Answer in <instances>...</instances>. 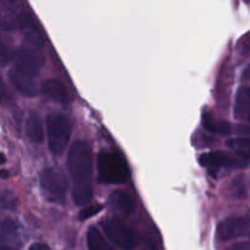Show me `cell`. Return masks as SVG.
<instances>
[{
  "label": "cell",
  "instance_id": "obj_1",
  "mask_svg": "<svg viewBox=\"0 0 250 250\" xmlns=\"http://www.w3.org/2000/svg\"><path fill=\"white\" fill-rule=\"evenodd\" d=\"M67 168L72 180V199L76 205H88L93 198V151L84 141L71 146L67 156Z\"/></svg>",
  "mask_w": 250,
  "mask_h": 250
},
{
  "label": "cell",
  "instance_id": "obj_2",
  "mask_svg": "<svg viewBox=\"0 0 250 250\" xmlns=\"http://www.w3.org/2000/svg\"><path fill=\"white\" fill-rule=\"evenodd\" d=\"M129 177L128 166L121 154L103 150L98 156V180L104 185H121Z\"/></svg>",
  "mask_w": 250,
  "mask_h": 250
},
{
  "label": "cell",
  "instance_id": "obj_3",
  "mask_svg": "<svg viewBox=\"0 0 250 250\" xmlns=\"http://www.w3.org/2000/svg\"><path fill=\"white\" fill-rule=\"evenodd\" d=\"M48 146L54 155H61L67 148L72 133L71 122L60 112H51L46 117Z\"/></svg>",
  "mask_w": 250,
  "mask_h": 250
},
{
  "label": "cell",
  "instance_id": "obj_4",
  "mask_svg": "<svg viewBox=\"0 0 250 250\" xmlns=\"http://www.w3.org/2000/svg\"><path fill=\"white\" fill-rule=\"evenodd\" d=\"M39 185L45 199L50 203H62L68 189V183L63 173L53 167L44 168L39 175Z\"/></svg>",
  "mask_w": 250,
  "mask_h": 250
},
{
  "label": "cell",
  "instance_id": "obj_5",
  "mask_svg": "<svg viewBox=\"0 0 250 250\" xmlns=\"http://www.w3.org/2000/svg\"><path fill=\"white\" fill-rule=\"evenodd\" d=\"M12 71L28 80H36L44 65V58L31 48H19L12 54Z\"/></svg>",
  "mask_w": 250,
  "mask_h": 250
},
{
  "label": "cell",
  "instance_id": "obj_6",
  "mask_svg": "<svg viewBox=\"0 0 250 250\" xmlns=\"http://www.w3.org/2000/svg\"><path fill=\"white\" fill-rule=\"evenodd\" d=\"M104 233L120 248L131 250L139 243V237L128 225L117 219H104L100 222Z\"/></svg>",
  "mask_w": 250,
  "mask_h": 250
},
{
  "label": "cell",
  "instance_id": "obj_7",
  "mask_svg": "<svg viewBox=\"0 0 250 250\" xmlns=\"http://www.w3.org/2000/svg\"><path fill=\"white\" fill-rule=\"evenodd\" d=\"M200 165L211 170H221V168H242L246 167L250 163L243 156L238 154H229L226 151H210L204 153L199 158Z\"/></svg>",
  "mask_w": 250,
  "mask_h": 250
},
{
  "label": "cell",
  "instance_id": "obj_8",
  "mask_svg": "<svg viewBox=\"0 0 250 250\" xmlns=\"http://www.w3.org/2000/svg\"><path fill=\"white\" fill-rule=\"evenodd\" d=\"M250 232V217L247 215L231 216L217 227V236L221 241H232L247 236Z\"/></svg>",
  "mask_w": 250,
  "mask_h": 250
},
{
  "label": "cell",
  "instance_id": "obj_9",
  "mask_svg": "<svg viewBox=\"0 0 250 250\" xmlns=\"http://www.w3.org/2000/svg\"><path fill=\"white\" fill-rule=\"evenodd\" d=\"M41 92L53 102L61 103V104H66L70 102V94H68L67 88L61 81L56 80V78H49V80L44 81L41 85Z\"/></svg>",
  "mask_w": 250,
  "mask_h": 250
},
{
  "label": "cell",
  "instance_id": "obj_10",
  "mask_svg": "<svg viewBox=\"0 0 250 250\" xmlns=\"http://www.w3.org/2000/svg\"><path fill=\"white\" fill-rule=\"evenodd\" d=\"M109 204L112 209L124 215H131L136 210V200L125 190L112 192L109 197Z\"/></svg>",
  "mask_w": 250,
  "mask_h": 250
},
{
  "label": "cell",
  "instance_id": "obj_11",
  "mask_svg": "<svg viewBox=\"0 0 250 250\" xmlns=\"http://www.w3.org/2000/svg\"><path fill=\"white\" fill-rule=\"evenodd\" d=\"M202 125L208 132H211L214 134H220V136H226L232 132L231 125L227 121L220 120L215 117L210 112H204L202 117Z\"/></svg>",
  "mask_w": 250,
  "mask_h": 250
},
{
  "label": "cell",
  "instance_id": "obj_12",
  "mask_svg": "<svg viewBox=\"0 0 250 250\" xmlns=\"http://www.w3.org/2000/svg\"><path fill=\"white\" fill-rule=\"evenodd\" d=\"M9 81L14 85L15 89L21 93V94H23L24 97H36L37 93H38V89H37L36 83H34L33 80L22 77V76L14 72V71L9 73Z\"/></svg>",
  "mask_w": 250,
  "mask_h": 250
},
{
  "label": "cell",
  "instance_id": "obj_13",
  "mask_svg": "<svg viewBox=\"0 0 250 250\" xmlns=\"http://www.w3.org/2000/svg\"><path fill=\"white\" fill-rule=\"evenodd\" d=\"M26 134L29 141L34 144H41L44 139L43 125L37 114L32 112L26 120Z\"/></svg>",
  "mask_w": 250,
  "mask_h": 250
},
{
  "label": "cell",
  "instance_id": "obj_14",
  "mask_svg": "<svg viewBox=\"0 0 250 250\" xmlns=\"http://www.w3.org/2000/svg\"><path fill=\"white\" fill-rule=\"evenodd\" d=\"M87 244L89 250H116L95 227H90L87 233Z\"/></svg>",
  "mask_w": 250,
  "mask_h": 250
},
{
  "label": "cell",
  "instance_id": "obj_15",
  "mask_svg": "<svg viewBox=\"0 0 250 250\" xmlns=\"http://www.w3.org/2000/svg\"><path fill=\"white\" fill-rule=\"evenodd\" d=\"M229 146L237 153L250 161V137H238L229 141Z\"/></svg>",
  "mask_w": 250,
  "mask_h": 250
},
{
  "label": "cell",
  "instance_id": "obj_16",
  "mask_svg": "<svg viewBox=\"0 0 250 250\" xmlns=\"http://www.w3.org/2000/svg\"><path fill=\"white\" fill-rule=\"evenodd\" d=\"M19 205V199L10 190H2L1 193V208L5 210H15Z\"/></svg>",
  "mask_w": 250,
  "mask_h": 250
},
{
  "label": "cell",
  "instance_id": "obj_17",
  "mask_svg": "<svg viewBox=\"0 0 250 250\" xmlns=\"http://www.w3.org/2000/svg\"><path fill=\"white\" fill-rule=\"evenodd\" d=\"M237 106L250 107V85H242L236 95Z\"/></svg>",
  "mask_w": 250,
  "mask_h": 250
},
{
  "label": "cell",
  "instance_id": "obj_18",
  "mask_svg": "<svg viewBox=\"0 0 250 250\" xmlns=\"http://www.w3.org/2000/svg\"><path fill=\"white\" fill-rule=\"evenodd\" d=\"M102 209H103V207L99 204L87 205V207H85L84 209L80 212V216L78 217H80L81 221H84V220L90 219V217H93L94 215H97L98 212L102 211Z\"/></svg>",
  "mask_w": 250,
  "mask_h": 250
},
{
  "label": "cell",
  "instance_id": "obj_19",
  "mask_svg": "<svg viewBox=\"0 0 250 250\" xmlns=\"http://www.w3.org/2000/svg\"><path fill=\"white\" fill-rule=\"evenodd\" d=\"M17 232V225L15 221L10 219H5L1 224V234L2 237H11L15 236Z\"/></svg>",
  "mask_w": 250,
  "mask_h": 250
},
{
  "label": "cell",
  "instance_id": "obj_20",
  "mask_svg": "<svg viewBox=\"0 0 250 250\" xmlns=\"http://www.w3.org/2000/svg\"><path fill=\"white\" fill-rule=\"evenodd\" d=\"M28 250H50L46 244L43 243H33L31 247H29Z\"/></svg>",
  "mask_w": 250,
  "mask_h": 250
},
{
  "label": "cell",
  "instance_id": "obj_21",
  "mask_svg": "<svg viewBox=\"0 0 250 250\" xmlns=\"http://www.w3.org/2000/svg\"><path fill=\"white\" fill-rule=\"evenodd\" d=\"M242 81L250 83V65H248L244 68L243 73H242Z\"/></svg>",
  "mask_w": 250,
  "mask_h": 250
},
{
  "label": "cell",
  "instance_id": "obj_22",
  "mask_svg": "<svg viewBox=\"0 0 250 250\" xmlns=\"http://www.w3.org/2000/svg\"><path fill=\"white\" fill-rule=\"evenodd\" d=\"M242 48L246 53L250 54V36H247L246 38L243 39V44H242Z\"/></svg>",
  "mask_w": 250,
  "mask_h": 250
},
{
  "label": "cell",
  "instance_id": "obj_23",
  "mask_svg": "<svg viewBox=\"0 0 250 250\" xmlns=\"http://www.w3.org/2000/svg\"><path fill=\"white\" fill-rule=\"evenodd\" d=\"M229 250H249V248L247 244H238V246H234L233 248H231Z\"/></svg>",
  "mask_w": 250,
  "mask_h": 250
},
{
  "label": "cell",
  "instance_id": "obj_24",
  "mask_svg": "<svg viewBox=\"0 0 250 250\" xmlns=\"http://www.w3.org/2000/svg\"><path fill=\"white\" fill-rule=\"evenodd\" d=\"M1 250H14V249H11V248H7V247H2V249Z\"/></svg>",
  "mask_w": 250,
  "mask_h": 250
},
{
  "label": "cell",
  "instance_id": "obj_25",
  "mask_svg": "<svg viewBox=\"0 0 250 250\" xmlns=\"http://www.w3.org/2000/svg\"><path fill=\"white\" fill-rule=\"evenodd\" d=\"M11 1H15V0H11Z\"/></svg>",
  "mask_w": 250,
  "mask_h": 250
}]
</instances>
